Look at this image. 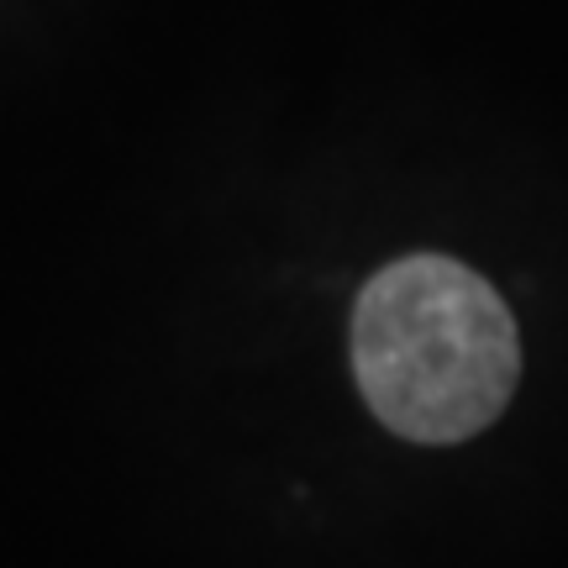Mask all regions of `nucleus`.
Wrapping results in <instances>:
<instances>
[{"instance_id": "obj_1", "label": "nucleus", "mask_w": 568, "mask_h": 568, "mask_svg": "<svg viewBox=\"0 0 568 568\" xmlns=\"http://www.w3.org/2000/svg\"><path fill=\"white\" fill-rule=\"evenodd\" d=\"M353 374L389 432L410 443H464L506 410L521 379L516 316L485 274L416 253L364 284Z\"/></svg>"}]
</instances>
